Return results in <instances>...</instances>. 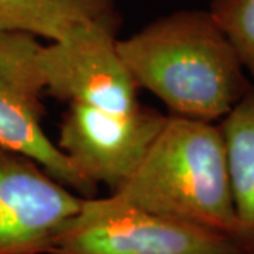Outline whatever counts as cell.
Listing matches in <instances>:
<instances>
[{
  "instance_id": "cell-1",
  "label": "cell",
  "mask_w": 254,
  "mask_h": 254,
  "mask_svg": "<svg viewBox=\"0 0 254 254\" xmlns=\"http://www.w3.org/2000/svg\"><path fill=\"white\" fill-rule=\"evenodd\" d=\"M118 51L138 89L180 118L218 122L252 89L236 50L209 10H178L127 38Z\"/></svg>"
},
{
  "instance_id": "cell-11",
  "label": "cell",
  "mask_w": 254,
  "mask_h": 254,
  "mask_svg": "<svg viewBox=\"0 0 254 254\" xmlns=\"http://www.w3.org/2000/svg\"><path fill=\"white\" fill-rule=\"evenodd\" d=\"M247 254H254V243L249 245V250H247Z\"/></svg>"
},
{
  "instance_id": "cell-9",
  "label": "cell",
  "mask_w": 254,
  "mask_h": 254,
  "mask_svg": "<svg viewBox=\"0 0 254 254\" xmlns=\"http://www.w3.org/2000/svg\"><path fill=\"white\" fill-rule=\"evenodd\" d=\"M227 171L237 220V237L254 243V85L222 120Z\"/></svg>"
},
{
  "instance_id": "cell-10",
  "label": "cell",
  "mask_w": 254,
  "mask_h": 254,
  "mask_svg": "<svg viewBox=\"0 0 254 254\" xmlns=\"http://www.w3.org/2000/svg\"><path fill=\"white\" fill-rule=\"evenodd\" d=\"M209 13L254 82V0H210Z\"/></svg>"
},
{
  "instance_id": "cell-4",
  "label": "cell",
  "mask_w": 254,
  "mask_h": 254,
  "mask_svg": "<svg viewBox=\"0 0 254 254\" xmlns=\"http://www.w3.org/2000/svg\"><path fill=\"white\" fill-rule=\"evenodd\" d=\"M41 44L28 34L0 33V148L27 155L82 198L96 196L98 188L79 175L43 126L46 83L38 65Z\"/></svg>"
},
{
  "instance_id": "cell-6",
  "label": "cell",
  "mask_w": 254,
  "mask_h": 254,
  "mask_svg": "<svg viewBox=\"0 0 254 254\" xmlns=\"http://www.w3.org/2000/svg\"><path fill=\"white\" fill-rule=\"evenodd\" d=\"M165 119L143 105L118 115L68 103L55 144L81 177L96 188L105 184L113 193L138 168Z\"/></svg>"
},
{
  "instance_id": "cell-8",
  "label": "cell",
  "mask_w": 254,
  "mask_h": 254,
  "mask_svg": "<svg viewBox=\"0 0 254 254\" xmlns=\"http://www.w3.org/2000/svg\"><path fill=\"white\" fill-rule=\"evenodd\" d=\"M83 23L119 31L116 0H0V33H20L48 43Z\"/></svg>"
},
{
  "instance_id": "cell-7",
  "label": "cell",
  "mask_w": 254,
  "mask_h": 254,
  "mask_svg": "<svg viewBox=\"0 0 254 254\" xmlns=\"http://www.w3.org/2000/svg\"><path fill=\"white\" fill-rule=\"evenodd\" d=\"M82 199L27 155L0 148V254H51Z\"/></svg>"
},
{
  "instance_id": "cell-5",
  "label": "cell",
  "mask_w": 254,
  "mask_h": 254,
  "mask_svg": "<svg viewBox=\"0 0 254 254\" xmlns=\"http://www.w3.org/2000/svg\"><path fill=\"white\" fill-rule=\"evenodd\" d=\"M38 65L46 93L118 115L137 110L138 86L118 51V31L83 23L63 38L41 44Z\"/></svg>"
},
{
  "instance_id": "cell-2",
  "label": "cell",
  "mask_w": 254,
  "mask_h": 254,
  "mask_svg": "<svg viewBox=\"0 0 254 254\" xmlns=\"http://www.w3.org/2000/svg\"><path fill=\"white\" fill-rule=\"evenodd\" d=\"M112 195L148 212L237 237L218 123L168 115L138 168Z\"/></svg>"
},
{
  "instance_id": "cell-3",
  "label": "cell",
  "mask_w": 254,
  "mask_h": 254,
  "mask_svg": "<svg viewBox=\"0 0 254 254\" xmlns=\"http://www.w3.org/2000/svg\"><path fill=\"white\" fill-rule=\"evenodd\" d=\"M237 237L133 206L115 195L83 198L51 254H247Z\"/></svg>"
}]
</instances>
